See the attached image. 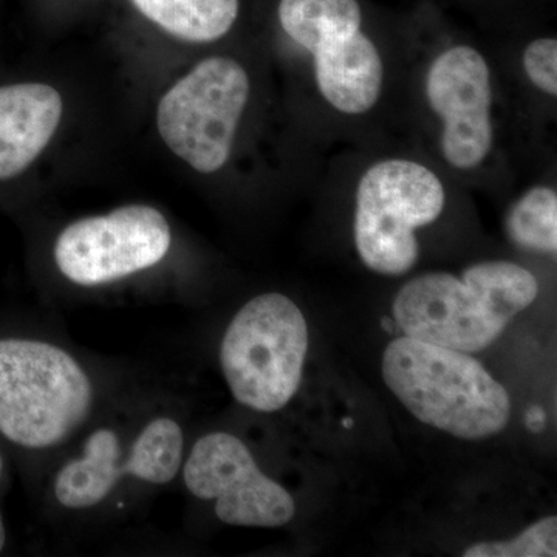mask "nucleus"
<instances>
[{"mask_svg": "<svg viewBox=\"0 0 557 557\" xmlns=\"http://www.w3.org/2000/svg\"><path fill=\"white\" fill-rule=\"evenodd\" d=\"M443 208L445 189L434 172L417 161H379L358 185L355 245L359 258L375 273H408L418 260L416 230L435 222Z\"/></svg>", "mask_w": 557, "mask_h": 557, "instance_id": "39448f33", "label": "nucleus"}, {"mask_svg": "<svg viewBox=\"0 0 557 557\" xmlns=\"http://www.w3.org/2000/svg\"><path fill=\"white\" fill-rule=\"evenodd\" d=\"M182 428L171 418H157L143 429L129 458L121 461L119 435L98 429L87 438L83 457L69 461L54 480L62 507L86 509L101 504L124 474L164 485L177 478L183 457Z\"/></svg>", "mask_w": 557, "mask_h": 557, "instance_id": "9d476101", "label": "nucleus"}, {"mask_svg": "<svg viewBox=\"0 0 557 557\" xmlns=\"http://www.w3.org/2000/svg\"><path fill=\"white\" fill-rule=\"evenodd\" d=\"M5 525H3L2 512H0V552L5 547Z\"/></svg>", "mask_w": 557, "mask_h": 557, "instance_id": "a211bd4d", "label": "nucleus"}, {"mask_svg": "<svg viewBox=\"0 0 557 557\" xmlns=\"http://www.w3.org/2000/svg\"><path fill=\"white\" fill-rule=\"evenodd\" d=\"M285 33L313 54L322 97L339 112L359 115L379 101L383 61L361 32L358 0H281Z\"/></svg>", "mask_w": 557, "mask_h": 557, "instance_id": "423d86ee", "label": "nucleus"}, {"mask_svg": "<svg viewBox=\"0 0 557 557\" xmlns=\"http://www.w3.org/2000/svg\"><path fill=\"white\" fill-rule=\"evenodd\" d=\"M0 475H2V458H0Z\"/></svg>", "mask_w": 557, "mask_h": 557, "instance_id": "aec40b11", "label": "nucleus"}, {"mask_svg": "<svg viewBox=\"0 0 557 557\" xmlns=\"http://www.w3.org/2000/svg\"><path fill=\"white\" fill-rule=\"evenodd\" d=\"M523 67L531 83L556 97L557 95V42L556 39H536L523 53Z\"/></svg>", "mask_w": 557, "mask_h": 557, "instance_id": "dca6fc26", "label": "nucleus"}, {"mask_svg": "<svg viewBox=\"0 0 557 557\" xmlns=\"http://www.w3.org/2000/svg\"><path fill=\"white\" fill-rule=\"evenodd\" d=\"M62 98L53 87H0V180L17 177L38 159L60 126Z\"/></svg>", "mask_w": 557, "mask_h": 557, "instance_id": "f8f14e48", "label": "nucleus"}, {"mask_svg": "<svg viewBox=\"0 0 557 557\" xmlns=\"http://www.w3.org/2000/svg\"><path fill=\"white\" fill-rule=\"evenodd\" d=\"M539 284L518 263H475L461 277L421 274L395 298L394 317L409 338L475 354L485 350L509 322L537 298Z\"/></svg>", "mask_w": 557, "mask_h": 557, "instance_id": "f257e3e1", "label": "nucleus"}, {"mask_svg": "<svg viewBox=\"0 0 557 557\" xmlns=\"http://www.w3.org/2000/svg\"><path fill=\"white\" fill-rule=\"evenodd\" d=\"M149 21L189 42H211L231 30L239 0H132Z\"/></svg>", "mask_w": 557, "mask_h": 557, "instance_id": "ddd939ff", "label": "nucleus"}, {"mask_svg": "<svg viewBox=\"0 0 557 557\" xmlns=\"http://www.w3.org/2000/svg\"><path fill=\"white\" fill-rule=\"evenodd\" d=\"M248 97L249 79L239 62L208 58L161 98V138L197 172H218L230 160Z\"/></svg>", "mask_w": 557, "mask_h": 557, "instance_id": "0eeeda50", "label": "nucleus"}, {"mask_svg": "<svg viewBox=\"0 0 557 557\" xmlns=\"http://www.w3.org/2000/svg\"><path fill=\"white\" fill-rule=\"evenodd\" d=\"M465 557H556L557 518L539 520L520 536L508 542H482L463 553Z\"/></svg>", "mask_w": 557, "mask_h": 557, "instance_id": "2eb2a0df", "label": "nucleus"}, {"mask_svg": "<svg viewBox=\"0 0 557 557\" xmlns=\"http://www.w3.org/2000/svg\"><path fill=\"white\" fill-rule=\"evenodd\" d=\"M545 421H547V416H545V410L539 408V406H533L530 410H528L525 416L527 428L533 432L544 431Z\"/></svg>", "mask_w": 557, "mask_h": 557, "instance_id": "f3484780", "label": "nucleus"}, {"mask_svg": "<svg viewBox=\"0 0 557 557\" xmlns=\"http://www.w3.org/2000/svg\"><path fill=\"white\" fill-rule=\"evenodd\" d=\"M507 231L518 247L556 255L557 194L547 186H536L520 197L507 218Z\"/></svg>", "mask_w": 557, "mask_h": 557, "instance_id": "4468645a", "label": "nucleus"}, {"mask_svg": "<svg viewBox=\"0 0 557 557\" xmlns=\"http://www.w3.org/2000/svg\"><path fill=\"white\" fill-rule=\"evenodd\" d=\"M344 426H346L347 429H350L351 426H354V421L351 420H344Z\"/></svg>", "mask_w": 557, "mask_h": 557, "instance_id": "6ab92c4d", "label": "nucleus"}, {"mask_svg": "<svg viewBox=\"0 0 557 557\" xmlns=\"http://www.w3.org/2000/svg\"><path fill=\"white\" fill-rule=\"evenodd\" d=\"M309 348V329L299 307L278 293L249 300L231 321L220 364L240 405L276 412L295 397Z\"/></svg>", "mask_w": 557, "mask_h": 557, "instance_id": "20e7f679", "label": "nucleus"}, {"mask_svg": "<svg viewBox=\"0 0 557 557\" xmlns=\"http://www.w3.org/2000/svg\"><path fill=\"white\" fill-rule=\"evenodd\" d=\"M426 95L443 120L446 161L461 171L478 168L493 148V90L485 58L468 46L446 50L429 69Z\"/></svg>", "mask_w": 557, "mask_h": 557, "instance_id": "9b49d317", "label": "nucleus"}, {"mask_svg": "<svg viewBox=\"0 0 557 557\" xmlns=\"http://www.w3.org/2000/svg\"><path fill=\"white\" fill-rule=\"evenodd\" d=\"M171 240L170 223L160 211L127 205L69 225L54 245V260L69 281L90 287L157 265Z\"/></svg>", "mask_w": 557, "mask_h": 557, "instance_id": "6e6552de", "label": "nucleus"}, {"mask_svg": "<svg viewBox=\"0 0 557 557\" xmlns=\"http://www.w3.org/2000/svg\"><path fill=\"white\" fill-rule=\"evenodd\" d=\"M183 479L193 496L215 500V515L226 525L276 528L295 518L288 491L260 471L242 440L225 432L194 445Z\"/></svg>", "mask_w": 557, "mask_h": 557, "instance_id": "1a4fd4ad", "label": "nucleus"}, {"mask_svg": "<svg viewBox=\"0 0 557 557\" xmlns=\"http://www.w3.org/2000/svg\"><path fill=\"white\" fill-rule=\"evenodd\" d=\"M94 387L69 351L44 341L0 339V432L46 449L65 442L89 417Z\"/></svg>", "mask_w": 557, "mask_h": 557, "instance_id": "7ed1b4c3", "label": "nucleus"}, {"mask_svg": "<svg viewBox=\"0 0 557 557\" xmlns=\"http://www.w3.org/2000/svg\"><path fill=\"white\" fill-rule=\"evenodd\" d=\"M383 379L413 417L454 437H491L511 416L508 392L465 351L405 336L388 344Z\"/></svg>", "mask_w": 557, "mask_h": 557, "instance_id": "f03ea898", "label": "nucleus"}]
</instances>
